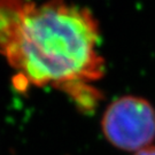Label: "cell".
<instances>
[{
    "mask_svg": "<svg viewBox=\"0 0 155 155\" xmlns=\"http://www.w3.org/2000/svg\"><path fill=\"white\" fill-rule=\"evenodd\" d=\"M9 24L0 52L25 85L52 86L87 110L100 98L94 83L104 76L100 30L92 13L64 0L36 4L6 0Z\"/></svg>",
    "mask_w": 155,
    "mask_h": 155,
    "instance_id": "6da1fadb",
    "label": "cell"
},
{
    "mask_svg": "<svg viewBox=\"0 0 155 155\" xmlns=\"http://www.w3.org/2000/svg\"><path fill=\"white\" fill-rule=\"evenodd\" d=\"M106 139L115 147L138 152L155 139V109L139 97H122L113 101L102 117Z\"/></svg>",
    "mask_w": 155,
    "mask_h": 155,
    "instance_id": "7a4b0ae2",
    "label": "cell"
},
{
    "mask_svg": "<svg viewBox=\"0 0 155 155\" xmlns=\"http://www.w3.org/2000/svg\"><path fill=\"white\" fill-rule=\"evenodd\" d=\"M134 155H155V146H147L143 150L136 152Z\"/></svg>",
    "mask_w": 155,
    "mask_h": 155,
    "instance_id": "3957f363",
    "label": "cell"
}]
</instances>
